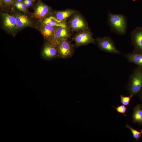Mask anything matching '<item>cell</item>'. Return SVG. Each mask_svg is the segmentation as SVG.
Returning a JSON list of instances; mask_svg holds the SVG:
<instances>
[{
    "mask_svg": "<svg viewBox=\"0 0 142 142\" xmlns=\"http://www.w3.org/2000/svg\"><path fill=\"white\" fill-rule=\"evenodd\" d=\"M108 21L111 31L121 35L126 33L127 19L124 15L113 14L109 12L108 14Z\"/></svg>",
    "mask_w": 142,
    "mask_h": 142,
    "instance_id": "6da1fadb",
    "label": "cell"
},
{
    "mask_svg": "<svg viewBox=\"0 0 142 142\" xmlns=\"http://www.w3.org/2000/svg\"><path fill=\"white\" fill-rule=\"evenodd\" d=\"M142 88V69L135 68L131 74L128 83V90L133 96L139 94Z\"/></svg>",
    "mask_w": 142,
    "mask_h": 142,
    "instance_id": "7a4b0ae2",
    "label": "cell"
},
{
    "mask_svg": "<svg viewBox=\"0 0 142 142\" xmlns=\"http://www.w3.org/2000/svg\"><path fill=\"white\" fill-rule=\"evenodd\" d=\"M93 34L88 28L78 32L72 38L76 48L87 45L90 43H95V39L92 37Z\"/></svg>",
    "mask_w": 142,
    "mask_h": 142,
    "instance_id": "3957f363",
    "label": "cell"
},
{
    "mask_svg": "<svg viewBox=\"0 0 142 142\" xmlns=\"http://www.w3.org/2000/svg\"><path fill=\"white\" fill-rule=\"evenodd\" d=\"M95 40L98 47L101 50L108 53L121 54V52L116 49L114 42L110 37H98Z\"/></svg>",
    "mask_w": 142,
    "mask_h": 142,
    "instance_id": "277c9868",
    "label": "cell"
},
{
    "mask_svg": "<svg viewBox=\"0 0 142 142\" xmlns=\"http://www.w3.org/2000/svg\"><path fill=\"white\" fill-rule=\"evenodd\" d=\"M67 25L71 31L73 32H78L88 28V24L83 17L76 12L69 19Z\"/></svg>",
    "mask_w": 142,
    "mask_h": 142,
    "instance_id": "5b68a950",
    "label": "cell"
},
{
    "mask_svg": "<svg viewBox=\"0 0 142 142\" xmlns=\"http://www.w3.org/2000/svg\"><path fill=\"white\" fill-rule=\"evenodd\" d=\"M74 46L68 39L60 43L57 45L58 57L66 59L72 57L74 53Z\"/></svg>",
    "mask_w": 142,
    "mask_h": 142,
    "instance_id": "8992f818",
    "label": "cell"
},
{
    "mask_svg": "<svg viewBox=\"0 0 142 142\" xmlns=\"http://www.w3.org/2000/svg\"><path fill=\"white\" fill-rule=\"evenodd\" d=\"M131 36L134 47L133 53L142 52V28H136L132 32Z\"/></svg>",
    "mask_w": 142,
    "mask_h": 142,
    "instance_id": "52a82bcc",
    "label": "cell"
},
{
    "mask_svg": "<svg viewBox=\"0 0 142 142\" xmlns=\"http://www.w3.org/2000/svg\"><path fill=\"white\" fill-rule=\"evenodd\" d=\"M71 30L68 27H57L55 31L54 44L57 45L63 40L68 39L70 36Z\"/></svg>",
    "mask_w": 142,
    "mask_h": 142,
    "instance_id": "ba28073f",
    "label": "cell"
},
{
    "mask_svg": "<svg viewBox=\"0 0 142 142\" xmlns=\"http://www.w3.org/2000/svg\"><path fill=\"white\" fill-rule=\"evenodd\" d=\"M51 10L49 7L42 2H39L35 8L34 15L37 19L43 18L50 13Z\"/></svg>",
    "mask_w": 142,
    "mask_h": 142,
    "instance_id": "9c48e42d",
    "label": "cell"
},
{
    "mask_svg": "<svg viewBox=\"0 0 142 142\" xmlns=\"http://www.w3.org/2000/svg\"><path fill=\"white\" fill-rule=\"evenodd\" d=\"M2 17L3 26L6 29L12 32L17 28L16 21L14 16L5 13L2 14Z\"/></svg>",
    "mask_w": 142,
    "mask_h": 142,
    "instance_id": "30bf717a",
    "label": "cell"
},
{
    "mask_svg": "<svg viewBox=\"0 0 142 142\" xmlns=\"http://www.w3.org/2000/svg\"><path fill=\"white\" fill-rule=\"evenodd\" d=\"M56 27L42 24L40 28L44 38L54 45V33Z\"/></svg>",
    "mask_w": 142,
    "mask_h": 142,
    "instance_id": "8fae6325",
    "label": "cell"
},
{
    "mask_svg": "<svg viewBox=\"0 0 142 142\" xmlns=\"http://www.w3.org/2000/svg\"><path fill=\"white\" fill-rule=\"evenodd\" d=\"M42 55L47 59H52L58 57L57 46L48 42L44 47Z\"/></svg>",
    "mask_w": 142,
    "mask_h": 142,
    "instance_id": "7c38bea8",
    "label": "cell"
},
{
    "mask_svg": "<svg viewBox=\"0 0 142 142\" xmlns=\"http://www.w3.org/2000/svg\"><path fill=\"white\" fill-rule=\"evenodd\" d=\"M14 16L16 21L17 28L21 29L31 26L32 22L26 15L21 14H16Z\"/></svg>",
    "mask_w": 142,
    "mask_h": 142,
    "instance_id": "4fadbf2b",
    "label": "cell"
},
{
    "mask_svg": "<svg viewBox=\"0 0 142 142\" xmlns=\"http://www.w3.org/2000/svg\"><path fill=\"white\" fill-rule=\"evenodd\" d=\"M76 12L73 9H68L65 10L56 11L54 13V16L58 20L66 22V21L70 18Z\"/></svg>",
    "mask_w": 142,
    "mask_h": 142,
    "instance_id": "5bb4252c",
    "label": "cell"
},
{
    "mask_svg": "<svg viewBox=\"0 0 142 142\" xmlns=\"http://www.w3.org/2000/svg\"><path fill=\"white\" fill-rule=\"evenodd\" d=\"M42 24L55 27L68 26L66 22L59 21L54 16H48L45 18L42 21Z\"/></svg>",
    "mask_w": 142,
    "mask_h": 142,
    "instance_id": "9a60e30c",
    "label": "cell"
},
{
    "mask_svg": "<svg viewBox=\"0 0 142 142\" xmlns=\"http://www.w3.org/2000/svg\"><path fill=\"white\" fill-rule=\"evenodd\" d=\"M125 56L128 61L142 69V52L128 53Z\"/></svg>",
    "mask_w": 142,
    "mask_h": 142,
    "instance_id": "2e32d148",
    "label": "cell"
},
{
    "mask_svg": "<svg viewBox=\"0 0 142 142\" xmlns=\"http://www.w3.org/2000/svg\"><path fill=\"white\" fill-rule=\"evenodd\" d=\"M133 112L132 116L133 123H138L142 124V106L141 104H138L133 109Z\"/></svg>",
    "mask_w": 142,
    "mask_h": 142,
    "instance_id": "e0dca14e",
    "label": "cell"
},
{
    "mask_svg": "<svg viewBox=\"0 0 142 142\" xmlns=\"http://www.w3.org/2000/svg\"><path fill=\"white\" fill-rule=\"evenodd\" d=\"M125 128L129 129L131 131L133 135V138L135 139L136 141H139V139L141 137V132L133 129L131 126L126 124Z\"/></svg>",
    "mask_w": 142,
    "mask_h": 142,
    "instance_id": "ac0fdd59",
    "label": "cell"
},
{
    "mask_svg": "<svg viewBox=\"0 0 142 142\" xmlns=\"http://www.w3.org/2000/svg\"><path fill=\"white\" fill-rule=\"evenodd\" d=\"M133 96L132 95H130L129 96H124L121 95L120 96V102L123 105L128 106L129 105L131 98Z\"/></svg>",
    "mask_w": 142,
    "mask_h": 142,
    "instance_id": "d6986e66",
    "label": "cell"
},
{
    "mask_svg": "<svg viewBox=\"0 0 142 142\" xmlns=\"http://www.w3.org/2000/svg\"><path fill=\"white\" fill-rule=\"evenodd\" d=\"M113 106L115 108L118 112L123 114L125 116H126L125 113L127 109L124 105H120L116 107L114 106Z\"/></svg>",
    "mask_w": 142,
    "mask_h": 142,
    "instance_id": "ffe728a7",
    "label": "cell"
},
{
    "mask_svg": "<svg viewBox=\"0 0 142 142\" xmlns=\"http://www.w3.org/2000/svg\"><path fill=\"white\" fill-rule=\"evenodd\" d=\"M14 0H0V3L1 4L7 6H9L13 4Z\"/></svg>",
    "mask_w": 142,
    "mask_h": 142,
    "instance_id": "44dd1931",
    "label": "cell"
},
{
    "mask_svg": "<svg viewBox=\"0 0 142 142\" xmlns=\"http://www.w3.org/2000/svg\"><path fill=\"white\" fill-rule=\"evenodd\" d=\"M13 5L19 10L22 11L21 7L19 2L15 0H14L13 2Z\"/></svg>",
    "mask_w": 142,
    "mask_h": 142,
    "instance_id": "7402d4cb",
    "label": "cell"
},
{
    "mask_svg": "<svg viewBox=\"0 0 142 142\" xmlns=\"http://www.w3.org/2000/svg\"><path fill=\"white\" fill-rule=\"evenodd\" d=\"M19 3L21 7L22 11H26V7L24 4L22 2H19Z\"/></svg>",
    "mask_w": 142,
    "mask_h": 142,
    "instance_id": "603a6c76",
    "label": "cell"
},
{
    "mask_svg": "<svg viewBox=\"0 0 142 142\" xmlns=\"http://www.w3.org/2000/svg\"><path fill=\"white\" fill-rule=\"evenodd\" d=\"M23 3L24 4L26 7H28L30 6L28 4V3L25 0H23Z\"/></svg>",
    "mask_w": 142,
    "mask_h": 142,
    "instance_id": "cb8c5ba5",
    "label": "cell"
},
{
    "mask_svg": "<svg viewBox=\"0 0 142 142\" xmlns=\"http://www.w3.org/2000/svg\"><path fill=\"white\" fill-rule=\"evenodd\" d=\"M26 1H27L28 4L30 5L31 6L32 4V1L31 0H25Z\"/></svg>",
    "mask_w": 142,
    "mask_h": 142,
    "instance_id": "d4e9b609",
    "label": "cell"
},
{
    "mask_svg": "<svg viewBox=\"0 0 142 142\" xmlns=\"http://www.w3.org/2000/svg\"><path fill=\"white\" fill-rule=\"evenodd\" d=\"M139 93H140V97L141 100H142V88Z\"/></svg>",
    "mask_w": 142,
    "mask_h": 142,
    "instance_id": "484cf974",
    "label": "cell"
},
{
    "mask_svg": "<svg viewBox=\"0 0 142 142\" xmlns=\"http://www.w3.org/2000/svg\"><path fill=\"white\" fill-rule=\"evenodd\" d=\"M16 1L19 2H21L22 1H23V0H15Z\"/></svg>",
    "mask_w": 142,
    "mask_h": 142,
    "instance_id": "4316f807",
    "label": "cell"
},
{
    "mask_svg": "<svg viewBox=\"0 0 142 142\" xmlns=\"http://www.w3.org/2000/svg\"><path fill=\"white\" fill-rule=\"evenodd\" d=\"M141 133L142 134V129H141Z\"/></svg>",
    "mask_w": 142,
    "mask_h": 142,
    "instance_id": "83f0119b",
    "label": "cell"
},
{
    "mask_svg": "<svg viewBox=\"0 0 142 142\" xmlns=\"http://www.w3.org/2000/svg\"><path fill=\"white\" fill-rule=\"evenodd\" d=\"M31 0L32 1H34L36 0Z\"/></svg>",
    "mask_w": 142,
    "mask_h": 142,
    "instance_id": "f1b7e54d",
    "label": "cell"
}]
</instances>
